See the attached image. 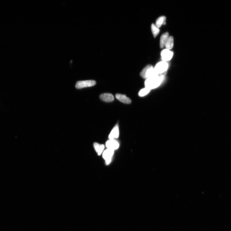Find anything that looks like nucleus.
<instances>
[{"label":"nucleus","mask_w":231,"mask_h":231,"mask_svg":"<svg viewBox=\"0 0 231 231\" xmlns=\"http://www.w3.org/2000/svg\"><path fill=\"white\" fill-rule=\"evenodd\" d=\"M166 73L167 72L146 79L144 83L145 87L150 90L158 87L162 82Z\"/></svg>","instance_id":"f257e3e1"},{"label":"nucleus","mask_w":231,"mask_h":231,"mask_svg":"<svg viewBox=\"0 0 231 231\" xmlns=\"http://www.w3.org/2000/svg\"><path fill=\"white\" fill-rule=\"evenodd\" d=\"M159 75L160 74H158L155 72L152 66L150 65L145 67L140 73V76L142 78L146 79Z\"/></svg>","instance_id":"f03ea898"},{"label":"nucleus","mask_w":231,"mask_h":231,"mask_svg":"<svg viewBox=\"0 0 231 231\" xmlns=\"http://www.w3.org/2000/svg\"><path fill=\"white\" fill-rule=\"evenodd\" d=\"M168 68V65L166 61L160 62L156 64L154 68V70L156 73L162 74L167 72Z\"/></svg>","instance_id":"7ed1b4c3"},{"label":"nucleus","mask_w":231,"mask_h":231,"mask_svg":"<svg viewBox=\"0 0 231 231\" xmlns=\"http://www.w3.org/2000/svg\"><path fill=\"white\" fill-rule=\"evenodd\" d=\"M96 84V82L95 80L82 81L77 82L75 87L77 89H80L84 88L92 87L95 85Z\"/></svg>","instance_id":"20e7f679"},{"label":"nucleus","mask_w":231,"mask_h":231,"mask_svg":"<svg viewBox=\"0 0 231 231\" xmlns=\"http://www.w3.org/2000/svg\"><path fill=\"white\" fill-rule=\"evenodd\" d=\"M114 153V150L107 149L103 153V158L105 160L107 165L111 163L112 158Z\"/></svg>","instance_id":"39448f33"},{"label":"nucleus","mask_w":231,"mask_h":231,"mask_svg":"<svg viewBox=\"0 0 231 231\" xmlns=\"http://www.w3.org/2000/svg\"><path fill=\"white\" fill-rule=\"evenodd\" d=\"M161 56L163 61L170 60L172 58L173 52L168 49L163 50L161 52Z\"/></svg>","instance_id":"423d86ee"},{"label":"nucleus","mask_w":231,"mask_h":231,"mask_svg":"<svg viewBox=\"0 0 231 231\" xmlns=\"http://www.w3.org/2000/svg\"><path fill=\"white\" fill-rule=\"evenodd\" d=\"M106 146L107 149L114 150L119 148V144L114 139H110L106 143Z\"/></svg>","instance_id":"0eeeda50"},{"label":"nucleus","mask_w":231,"mask_h":231,"mask_svg":"<svg viewBox=\"0 0 231 231\" xmlns=\"http://www.w3.org/2000/svg\"><path fill=\"white\" fill-rule=\"evenodd\" d=\"M101 100L103 101L111 102L114 100V97L112 94L109 93H104L101 94L100 96Z\"/></svg>","instance_id":"6e6552de"},{"label":"nucleus","mask_w":231,"mask_h":231,"mask_svg":"<svg viewBox=\"0 0 231 231\" xmlns=\"http://www.w3.org/2000/svg\"><path fill=\"white\" fill-rule=\"evenodd\" d=\"M119 125L117 124L115 126L110 133L109 138L110 139H114L119 137Z\"/></svg>","instance_id":"1a4fd4ad"},{"label":"nucleus","mask_w":231,"mask_h":231,"mask_svg":"<svg viewBox=\"0 0 231 231\" xmlns=\"http://www.w3.org/2000/svg\"><path fill=\"white\" fill-rule=\"evenodd\" d=\"M116 97L122 103L126 104H130L131 103V99L126 96L125 95H122L121 94H117L116 95Z\"/></svg>","instance_id":"9d476101"},{"label":"nucleus","mask_w":231,"mask_h":231,"mask_svg":"<svg viewBox=\"0 0 231 231\" xmlns=\"http://www.w3.org/2000/svg\"><path fill=\"white\" fill-rule=\"evenodd\" d=\"M169 37L170 36L168 32L163 34L161 36L160 40V47L161 48H163L165 47Z\"/></svg>","instance_id":"9b49d317"},{"label":"nucleus","mask_w":231,"mask_h":231,"mask_svg":"<svg viewBox=\"0 0 231 231\" xmlns=\"http://www.w3.org/2000/svg\"><path fill=\"white\" fill-rule=\"evenodd\" d=\"M93 146L98 155H101L104 148V145L95 143L93 144Z\"/></svg>","instance_id":"f8f14e48"},{"label":"nucleus","mask_w":231,"mask_h":231,"mask_svg":"<svg viewBox=\"0 0 231 231\" xmlns=\"http://www.w3.org/2000/svg\"><path fill=\"white\" fill-rule=\"evenodd\" d=\"M166 17L165 16H162L158 18L156 22V26L159 28L163 25H165L166 24Z\"/></svg>","instance_id":"ddd939ff"},{"label":"nucleus","mask_w":231,"mask_h":231,"mask_svg":"<svg viewBox=\"0 0 231 231\" xmlns=\"http://www.w3.org/2000/svg\"><path fill=\"white\" fill-rule=\"evenodd\" d=\"M174 45V38L172 36L169 37L165 47L167 49L169 50L172 49Z\"/></svg>","instance_id":"4468645a"},{"label":"nucleus","mask_w":231,"mask_h":231,"mask_svg":"<svg viewBox=\"0 0 231 231\" xmlns=\"http://www.w3.org/2000/svg\"><path fill=\"white\" fill-rule=\"evenodd\" d=\"M151 30L153 36L155 38L156 37L159 33L160 29L154 24H152L151 26Z\"/></svg>","instance_id":"2eb2a0df"},{"label":"nucleus","mask_w":231,"mask_h":231,"mask_svg":"<svg viewBox=\"0 0 231 231\" xmlns=\"http://www.w3.org/2000/svg\"><path fill=\"white\" fill-rule=\"evenodd\" d=\"M150 90L147 88L145 87L141 89L138 93V95L140 97H143L147 95L150 91Z\"/></svg>","instance_id":"dca6fc26"}]
</instances>
